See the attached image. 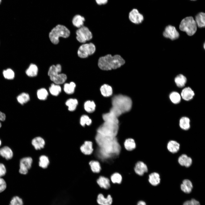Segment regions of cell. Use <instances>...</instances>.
Returning a JSON list of instances; mask_svg holds the SVG:
<instances>
[{"mask_svg":"<svg viewBox=\"0 0 205 205\" xmlns=\"http://www.w3.org/2000/svg\"><path fill=\"white\" fill-rule=\"evenodd\" d=\"M125 63V60L120 55L108 54L99 58L97 65L101 70L108 71L119 68Z\"/></svg>","mask_w":205,"mask_h":205,"instance_id":"1","label":"cell"},{"mask_svg":"<svg viewBox=\"0 0 205 205\" xmlns=\"http://www.w3.org/2000/svg\"><path fill=\"white\" fill-rule=\"evenodd\" d=\"M119 122L110 121H104L97 128V133L102 135L116 137L119 131Z\"/></svg>","mask_w":205,"mask_h":205,"instance_id":"2","label":"cell"},{"mask_svg":"<svg viewBox=\"0 0 205 205\" xmlns=\"http://www.w3.org/2000/svg\"><path fill=\"white\" fill-rule=\"evenodd\" d=\"M112 106L120 110L122 114L129 111L132 105L131 99L122 95L114 96L112 99Z\"/></svg>","mask_w":205,"mask_h":205,"instance_id":"3","label":"cell"},{"mask_svg":"<svg viewBox=\"0 0 205 205\" xmlns=\"http://www.w3.org/2000/svg\"><path fill=\"white\" fill-rule=\"evenodd\" d=\"M70 32L65 26L61 24L57 25L53 28L49 34V37L51 42L54 44H57L59 42V38H68L70 35Z\"/></svg>","mask_w":205,"mask_h":205,"instance_id":"4","label":"cell"},{"mask_svg":"<svg viewBox=\"0 0 205 205\" xmlns=\"http://www.w3.org/2000/svg\"><path fill=\"white\" fill-rule=\"evenodd\" d=\"M62 70V66L60 64L52 65L49 68L48 75L50 79L54 83L60 85L64 83L67 79L66 74L60 73Z\"/></svg>","mask_w":205,"mask_h":205,"instance_id":"5","label":"cell"},{"mask_svg":"<svg viewBox=\"0 0 205 205\" xmlns=\"http://www.w3.org/2000/svg\"><path fill=\"white\" fill-rule=\"evenodd\" d=\"M197 25L192 17H187L181 21L179 25L180 29L185 32L189 36L194 35L197 30Z\"/></svg>","mask_w":205,"mask_h":205,"instance_id":"6","label":"cell"},{"mask_svg":"<svg viewBox=\"0 0 205 205\" xmlns=\"http://www.w3.org/2000/svg\"><path fill=\"white\" fill-rule=\"evenodd\" d=\"M96 50V46L93 43H84L79 48L77 54L80 58L85 59L94 54Z\"/></svg>","mask_w":205,"mask_h":205,"instance_id":"7","label":"cell"},{"mask_svg":"<svg viewBox=\"0 0 205 205\" xmlns=\"http://www.w3.org/2000/svg\"><path fill=\"white\" fill-rule=\"evenodd\" d=\"M76 39L81 43H84L87 41L91 40L93 38V34L89 28L83 26L76 32Z\"/></svg>","mask_w":205,"mask_h":205,"instance_id":"8","label":"cell"},{"mask_svg":"<svg viewBox=\"0 0 205 205\" xmlns=\"http://www.w3.org/2000/svg\"><path fill=\"white\" fill-rule=\"evenodd\" d=\"M128 19L132 23L135 24H141L144 20L143 15L136 9H133L130 12Z\"/></svg>","mask_w":205,"mask_h":205,"instance_id":"9","label":"cell"},{"mask_svg":"<svg viewBox=\"0 0 205 205\" xmlns=\"http://www.w3.org/2000/svg\"><path fill=\"white\" fill-rule=\"evenodd\" d=\"M32 162V159L30 157H25L21 159L20 163V173L23 175L26 174L28 170L31 167Z\"/></svg>","mask_w":205,"mask_h":205,"instance_id":"10","label":"cell"},{"mask_svg":"<svg viewBox=\"0 0 205 205\" xmlns=\"http://www.w3.org/2000/svg\"><path fill=\"white\" fill-rule=\"evenodd\" d=\"M163 34L165 37L172 40L177 39L179 36V34L175 28L170 25L166 26Z\"/></svg>","mask_w":205,"mask_h":205,"instance_id":"11","label":"cell"},{"mask_svg":"<svg viewBox=\"0 0 205 205\" xmlns=\"http://www.w3.org/2000/svg\"><path fill=\"white\" fill-rule=\"evenodd\" d=\"M134 170L136 174L140 176H143L148 172V168L145 163L142 161H139L135 164Z\"/></svg>","mask_w":205,"mask_h":205,"instance_id":"12","label":"cell"},{"mask_svg":"<svg viewBox=\"0 0 205 205\" xmlns=\"http://www.w3.org/2000/svg\"><path fill=\"white\" fill-rule=\"evenodd\" d=\"M80 149L84 155H91L94 151L93 142L90 141H85L80 147Z\"/></svg>","mask_w":205,"mask_h":205,"instance_id":"13","label":"cell"},{"mask_svg":"<svg viewBox=\"0 0 205 205\" xmlns=\"http://www.w3.org/2000/svg\"><path fill=\"white\" fill-rule=\"evenodd\" d=\"M96 183L98 185L102 188L107 190L109 189L111 186L110 179L104 176H100L97 180Z\"/></svg>","mask_w":205,"mask_h":205,"instance_id":"14","label":"cell"},{"mask_svg":"<svg viewBox=\"0 0 205 205\" xmlns=\"http://www.w3.org/2000/svg\"><path fill=\"white\" fill-rule=\"evenodd\" d=\"M97 203L100 205H111L112 202V198L111 196L108 194L106 198L103 195L100 193L97 198Z\"/></svg>","mask_w":205,"mask_h":205,"instance_id":"15","label":"cell"},{"mask_svg":"<svg viewBox=\"0 0 205 205\" xmlns=\"http://www.w3.org/2000/svg\"><path fill=\"white\" fill-rule=\"evenodd\" d=\"M191 158L186 155L183 154L180 155L178 159V162L181 166L186 167H190L192 163Z\"/></svg>","mask_w":205,"mask_h":205,"instance_id":"16","label":"cell"},{"mask_svg":"<svg viewBox=\"0 0 205 205\" xmlns=\"http://www.w3.org/2000/svg\"><path fill=\"white\" fill-rule=\"evenodd\" d=\"M194 95V91L189 87L184 88L181 93V96L182 98L186 101L192 99Z\"/></svg>","mask_w":205,"mask_h":205,"instance_id":"17","label":"cell"},{"mask_svg":"<svg viewBox=\"0 0 205 205\" xmlns=\"http://www.w3.org/2000/svg\"><path fill=\"white\" fill-rule=\"evenodd\" d=\"M148 181L152 185L156 186L159 184L160 182V176L157 173H152L149 175Z\"/></svg>","mask_w":205,"mask_h":205,"instance_id":"18","label":"cell"},{"mask_svg":"<svg viewBox=\"0 0 205 205\" xmlns=\"http://www.w3.org/2000/svg\"><path fill=\"white\" fill-rule=\"evenodd\" d=\"M167 148L168 150L172 153H175L178 152L180 148V145L177 142L171 140L168 143Z\"/></svg>","mask_w":205,"mask_h":205,"instance_id":"19","label":"cell"},{"mask_svg":"<svg viewBox=\"0 0 205 205\" xmlns=\"http://www.w3.org/2000/svg\"><path fill=\"white\" fill-rule=\"evenodd\" d=\"M32 144L36 150L40 149L44 147L45 141L42 137H37L33 139Z\"/></svg>","mask_w":205,"mask_h":205,"instance_id":"20","label":"cell"},{"mask_svg":"<svg viewBox=\"0 0 205 205\" xmlns=\"http://www.w3.org/2000/svg\"><path fill=\"white\" fill-rule=\"evenodd\" d=\"M193 188L192 184L189 180L185 179L183 180L181 185V190L186 194L190 193Z\"/></svg>","mask_w":205,"mask_h":205,"instance_id":"21","label":"cell"},{"mask_svg":"<svg viewBox=\"0 0 205 205\" xmlns=\"http://www.w3.org/2000/svg\"><path fill=\"white\" fill-rule=\"evenodd\" d=\"M0 155L7 160L11 159L13 156V152L11 149L5 146L0 149Z\"/></svg>","mask_w":205,"mask_h":205,"instance_id":"22","label":"cell"},{"mask_svg":"<svg viewBox=\"0 0 205 205\" xmlns=\"http://www.w3.org/2000/svg\"><path fill=\"white\" fill-rule=\"evenodd\" d=\"M124 146L126 150L131 151L136 148V144L134 139L129 138L125 140L124 143Z\"/></svg>","mask_w":205,"mask_h":205,"instance_id":"23","label":"cell"},{"mask_svg":"<svg viewBox=\"0 0 205 205\" xmlns=\"http://www.w3.org/2000/svg\"><path fill=\"white\" fill-rule=\"evenodd\" d=\"M195 21L198 27H204L205 26V13L203 12L198 13L195 17Z\"/></svg>","mask_w":205,"mask_h":205,"instance_id":"24","label":"cell"},{"mask_svg":"<svg viewBox=\"0 0 205 205\" xmlns=\"http://www.w3.org/2000/svg\"><path fill=\"white\" fill-rule=\"evenodd\" d=\"M89 164L91 171L94 173H99L101 169L100 162L97 160H92L89 161Z\"/></svg>","mask_w":205,"mask_h":205,"instance_id":"25","label":"cell"},{"mask_svg":"<svg viewBox=\"0 0 205 205\" xmlns=\"http://www.w3.org/2000/svg\"><path fill=\"white\" fill-rule=\"evenodd\" d=\"M85 20V19L84 17L80 15H77L73 17L72 20V22L74 26L79 28L83 26L84 22Z\"/></svg>","mask_w":205,"mask_h":205,"instance_id":"26","label":"cell"},{"mask_svg":"<svg viewBox=\"0 0 205 205\" xmlns=\"http://www.w3.org/2000/svg\"><path fill=\"white\" fill-rule=\"evenodd\" d=\"M38 68L35 64L31 63L26 71L27 75L30 77H34L36 76L38 74Z\"/></svg>","mask_w":205,"mask_h":205,"instance_id":"27","label":"cell"},{"mask_svg":"<svg viewBox=\"0 0 205 205\" xmlns=\"http://www.w3.org/2000/svg\"><path fill=\"white\" fill-rule=\"evenodd\" d=\"M100 91L102 95L105 97L110 96L112 94V89L110 85L104 84L102 85L100 88Z\"/></svg>","mask_w":205,"mask_h":205,"instance_id":"28","label":"cell"},{"mask_svg":"<svg viewBox=\"0 0 205 205\" xmlns=\"http://www.w3.org/2000/svg\"><path fill=\"white\" fill-rule=\"evenodd\" d=\"M186 77L181 74L177 75L175 79V81L177 86L179 87H184L186 82Z\"/></svg>","mask_w":205,"mask_h":205,"instance_id":"29","label":"cell"},{"mask_svg":"<svg viewBox=\"0 0 205 205\" xmlns=\"http://www.w3.org/2000/svg\"><path fill=\"white\" fill-rule=\"evenodd\" d=\"M190 120L186 117H182L179 121L180 127L184 130H188L190 127Z\"/></svg>","mask_w":205,"mask_h":205,"instance_id":"30","label":"cell"},{"mask_svg":"<svg viewBox=\"0 0 205 205\" xmlns=\"http://www.w3.org/2000/svg\"><path fill=\"white\" fill-rule=\"evenodd\" d=\"M78 104L77 100L75 99L70 98L65 102L66 105L68 107V110L70 111L75 110Z\"/></svg>","mask_w":205,"mask_h":205,"instance_id":"31","label":"cell"},{"mask_svg":"<svg viewBox=\"0 0 205 205\" xmlns=\"http://www.w3.org/2000/svg\"><path fill=\"white\" fill-rule=\"evenodd\" d=\"M75 87V83L73 82H71L69 83H65L64 84L63 90L66 93L71 94L74 92Z\"/></svg>","mask_w":205,"mask_h":205,"instance_id":"32","label":"cell"},{"mask_svg":"<svg viewBox=\"0 0 205 205\" xmlns=\"http://www.w3.org/2000/svg\"><path fill=\"white\" fill-rule=\"evenodd\" d=\"M122 179V178L121 175L118 172H115L113 173L110 177V182L113 184H121Z\"/></svg>","mask_w":205,"mask_h":205,"instance_id":"33","label":"cell"},{"mask_svg":"<svg viewBox=\"0 0 205 205\" xmlns=\"http://www.w3.org/2000/svg\"><path fill=\"white\" fill-rule=\"evenodd\" d=\"M50 93L54 96H57L61 91V88L59 85L52 83L49 88Z\"/></svg>","mask_w":205,"mask_h":205,"instance_id":"34","label":"cell"},{"mask_svg":"<svg viewBox=\"0 0 205 205\" xmlns=\"http://www.w3.org/2000/svg\"><path fill=\"white\" fill-rule=\"evenodd\" d=\"M84 106L85 110L89 113L93 112L95 109L96 105L93 101H87L85 102Z\"/></svg>","mask_w":205,"mask_h":205,"instance_id":"35","label":"cell"},{"mask_svg":"<svg viewBox=\"0 0 205 205\" xmlns=\"http://www.w3.org/2000/svg\"><path fill=\"white\" fill-rule=\"evenodd\" d=\"M50 161L48 157L45 155H42L39 157V166L41 167L46 168L49 164Z\"/></svg>","mask_w":205,"mask_h":205,"instance_id":"36","label":"cell"},{"mask_svg":"<svg viewBox=\"0 0 205 205\" xmlns=\"http://www.w3.org/2000/svg\"><path fill=\"white\" fill-rule=\"evenodd\" d=\"M17 99L18 102L22 105L29 100L30 97L28 94L23 93L18 96Z\"/></svg>","mask_w":205,"mask_h":205,"instance_id":"37","label":"cell"},{"mask_svg":"<svg viewBox=\"0 0 205 205\" xmlns=\"http://www.w3.org/2000/svg\"><path fill=\"white\" fill-rule=\"evenodd\" d=\"M169 98L173 103L175 104H177L180 102L181 96L178 92L174 91L172 92L170 94Z\"/></svg>","mask_w":205,"mask_h":205,"instance_id":"38","label":"cell"},{"mask_svg":"<svg viewBox=\"0 0 205 205\" xmlns=\"http://www.w3.org/2000/svg\"><path fill=\"white\" fill-rule=\"evenodd\" d=\"M37 95L38 99L40 100H44L47 98L48 96V93L46 89L42 88L38 90Z\"/></svg>","mask_w":205,"mask_h":205,"instance_id":"39","label":"cell"},{"mask_svg":"<svg viewBox=\"0 0 205 205\" xmlns=\"http://www.w3.org/2000/svg\"><path fill=\"white\" fill-rule=\"evenodd\" d=\"M102 118L104 121H110L119 122L118 118L110 112L103 114Z\"/></svg>","mask_w":205,"mask_h":205,"instance_id":"40","label":"cell"},{"mask_svg":"<svg viewBox=\"0 0 205 205\" xmlns=\"http://www.w3.org/2000/svg\"><path fill=\"white\" fill-rule=\"evenodd\" d=\"M80 123L81 126L84 127L85 125H90L92 123V120L88 116L83 115L80 118Z\"/></svg>","mask_w":205,"mask_h":205,"instance_id":"41","label":"cell"},{"mask_svg":"<svg viewBox=\"0 0 205 205\" xmlns=\"http://www.w3.org/2000/svg\"><path fill=\"white\" fill-rule=\"evenodd\" d=\"M3 74L4 77L8 79H13L15 77L14 71L10 68L4 70L3 71Z\"/></svg>","mask_w":205,"mask_h":205,"instance_id":"42","label":"cell"},{"mask_svg":"<svg viewBox=\"0 0 205 205\" xmlns=\"http://www.w3.org/2000/svg\"><path fill=\"white\" fill-rule=\"evenodd\" d=\"M23 202L22 200L18 196H16L13 198L11 202L10 205H22Z\"/></svg>","mask_w":205,"mask_h":205,"instance_id":"43","label":"cell"},{"mask_svg":"<svg viewBox=\"0 0 205 205\" xmlns=\"http://www.w3.org/2000/svg\"><path fill=\"white\" fill-rule=\"evenodd\" d=\"M109 112L113 114L118 118L122 114L120 110L112 106L110 109Z\"/></svg>","mask_w":205,"mask_h":205,"instance_id":"44","label":"cell"},{"mask_svg":"<svg viewBox=\"0 0 205 205\" xmlns=\"http://www.w3.org/2000/svg\"><path fill=\"white\" fill-rule=\"evenodd\" d=\"M183 205H200V204L198 201L192 199L190 200L185 202Z\"/></svg>","mask_w":205,"mask_h":205,"instance_id":"45","label":"cell"},{"mask_svg":"<svg viewBox=\"0 0 205 205\" xmlns=\"http://www.w3.org/2000/svg\"><path fill=\"white\" fill-rule=\"evenodd\" d=\"M6 187V184L5 180L0 177V192L3 191Z\"/></svg>","mask_w":205,"mask_h":205,"instance_id":"46","label":"cell"},{"mask_svg":"<svg viewBox=\"0 0 205 205\" xmlns=\"http://www.w3.org/2000/svg\"><path fill=\"white\" fill-rule=\"evenodd\" d=\"M6 168L3 164L0 163V177L5 175L6 173Z\"/></svg>","mask_w":205,"mask_h":205,"instance_id":"47","label":"cell"},{"mask_svg":"<svg viewBox=\"0 0 205 205\" xmlns=\"http://www.w3.org/2000/svg\"><path fill=\"white\" fill-rule=\"evenodd\" d=\"M97 3L99 5L106 4L107 3L108 0H95Z\"/></svg>","mask_w":205,"mask_h":205,"instance_id":"48","label":"cell"},{"mask_svg":"<svg viewBox=\"0 0 205 205\" xmlns=\"http://www.w3.org/2000/svg\"><path fill=\"white\" fill-rule=\"evenodd\" d=\"M6 118V116L5 114L0 111V120L1 121H4ZM1 126V124L0 122V128Z\"/></svg>","mask_w":205,"mask_h":205,"instance_id":"49","label":"cell"},{"mask_svg":"<svg viewBox=\"0 0 205 205\" xmlns=\"http://www.w3.org/2000/svg\"><path fill=\"white\" fill-rule=\"evenodd\" d=\"M137 205H146V204L145 202L140 200L138 202Z\"/></svg>","mask_w":205,"mask_h":205,"instance_id":"50","label":"cell"},{"mask_svg":"<svg viewBox=\"0 0 205 205\" xmlns=\"http://www.w3.org/2000/svg\"><path fill=\"white\" fill-rule=\"evenodd\" d=\"M204 48L205 49V43H204Z\"/></svg>","mask_w":205,"mask_h":205,"instance_id":"51","label":"cell"},{"mask_svg":"<svg viewBox=\"0 0 205 205\" xmlns=\"http://www.w3.org/2000/svg\"><path fill=\"white\" fill-rule=\"evenodd\" d=\"M1 140H0V146L1 145Z\"/></svg>","mask_w":205,"mask_h":205,"instance_id":"52","label":"cell"},{"mask_svg":"<svg viewBox=\"0 0 205 205\" xmlns=\"http://www.w3.org/2000/svg\"><path fill=\"white\" fill-rule=\"evenodd\" d=\"M1 0H0V3L1 2Z\"/></svg>","mask_w":205,"mask_h":205,"instance_id":"53","label":"cell"},{"mask_svg":"<svg viewBox=\"0 0 205 205\" xmlns=\"http://www.w3.org/2000/svg\"></svg>","mask_w":205,"mask_h":205,"instance_id":"54","label":"cell"}]
</instances>
